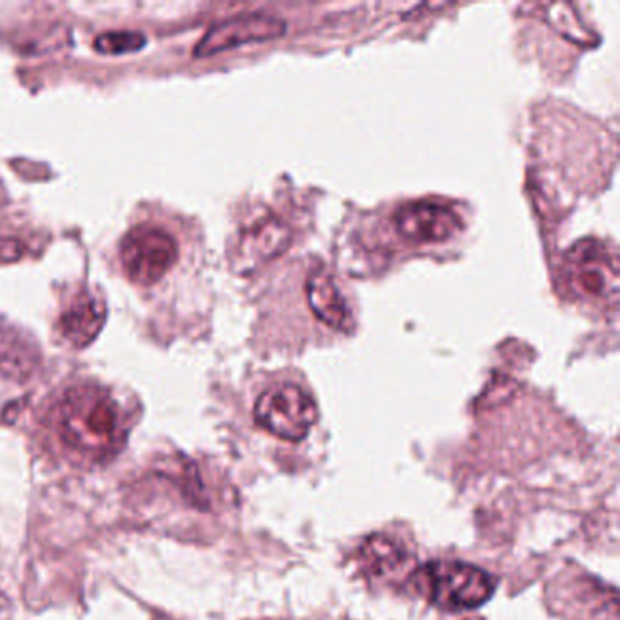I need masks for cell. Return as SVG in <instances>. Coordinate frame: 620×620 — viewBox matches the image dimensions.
Segmentation results:
<instances>
[{
  "instance_id": "5b68a950",
  "label": "cell",
  "mask_w": 620,
  "mask_h": 620,
  "mask_svg": "<svg viewBox=\"0 0 620 620\" xmlns=\"http://www.w3.org/2000/svg\"><path fill=\"white\" fill-rule=\"evenodd\" d=\"M566 266L575 292L589 299H617L619 270L603 244L592 238L575 244L568 254Z\"/></svg>"
},
{
  "instance_id": "ba28073f",
  "label": "cell",
  "mask_w": 620,
  "mask_h": 620,
  "mask_svg": "<svg viewBox=\"0 0 620 620\" xmlns=\"http://www.w3.org/2000/svg\"><path fill=\"white\" fill-rule=\"evenodd\" d=\"M395 227L413 243H444L455 237L463 224L459 215L446 206L419 202L397 211Z\"/></svg>"
},
{
  "instance_id": "5bb4252c",
  "label": "cell",
  "mask_w": 620,
  "mask_h": 620,
  "mask_svg": "<svg viewBox=\"0 0 620 620\" xmlns=\"http://www.w3.org/2000/svg\"><path fill=\"white\" fill-rule=\"evenodd\" d=\"M13 617V605L10 597L0 589V620H11Z\"/></svg>"
},
{
  "instance_id": "4fadbf2b",
  "label": "cell",
  "mask_w": 620,
  "mask_h": 620,
  "mask_svg": "<svg viewBox=\"0 0 620 620\" xmlns=\"http://www.w3.org/2000/svg\"><path fill=\"white\" fill-rule=\"evenodd\" d=\"M147 46V37L141 32H106L101 33L93 48L101 55L137 54Z\"/></svg>"
},
{
  "instance_id": "8fae6325",
  "label": "cell",
  "mask_w": 620,
  "mask_h": 620,
  "mask_svg": "<svg viewBox=\"0 0 620 620\" xmlns=\"http://www.w3.org/2000/svg\"><path fill=\"white\" fill-rule=\"evenodd\" d=\"M362 559L370 568L373 575H389V573L399 572L406 564V553L397 542L377 535L367 540L362 548Z\"/></svg>"
},
{
  "instance_id": "3957f363",
  "label": "cell",
  "mask_w": 620,
  "mask_h": 620,
  "mask_svg": "<svg viewBox=\"0 0 620 620\" xmlns=\"http://www.w3.org/2000/svg\"><path fill=\"white\" fill-rule=\"evenodd\" d=\"M255 421L276 437L303 441L317 422V406L295 384H279L266 389L255 405Z\"/></svg>"
},
{
  "instance_id": "7a4b0ae2",
  "label": "cell",
  "mask_w": 620,
  "mask_h": 620,
  "mask_svg": "<svg viewBox=\"0 0 620 620\" xmlns=\"http://www.w3.org/2000/svg\"><path fill=\"white\" fill-rule=\"evenodd\" d=\"M417 589L446 611H468L490 600L495 583L480 568L457 561L430 562L413 573Z\"/></svg>"
},
{
  "instance_id": "30bf717a",
  "label": "cell",
  "mask_w": 620,
  "mask_h": 620,
  "mask_svg": "<svg viewBox=\"0 0 620 620\" xmlns=\"http://www.w3.org/2000/svg\"><path fill=\"white\" fill-rule=\"evenodd\" d=\"M104 323L106 306L92 295H82L62 313L59 320L60 335L71 348L82 350L97 339Z\"/></svg>"
},
{
  "instance_id": "52a82bcc",
  "label": "cell",
  "mask_w": 620,
  "mask_h": 620,
  "mask_svg": "<svg viewBox=\"0 0 620 620\" xmlns=\"http://www.w3.org/2000/svg\"><path fill=\"white\" fill-rule=\"evenodd\" d=\"M292 230L277 217H262L244 227L230 251L233 271L248 276L259 266L270 262L288 248Z\"/></svg>"
},
{
  "instance_id": "9c48e42d",
  "label": "cell",
  "mask_w": 620,
  "mask_h": 620,
  "mask_svg": "<svg viewBox=\"0 0 620 620\" xmlns=\"http://www.w3.org/2000/svg\"><path fill=\"white\" fill-rule=\"evenodd\" d=\"M308 303L312 312L329 328L350 334L353 331V317L346 304L339 286L328 271H313L308 279Z\"/></svg>"
},
{
  "instance_id": "277c9868",
  "label": "cell",
  "mask_w": 620,
  "mask_h": 620,
  "mask_svg": "<svg viewBox=\"0 0 620 620\" xmlns=\"http://www.w3.org/2000/svg\"><path fill=\"white\" fill-rule=\"evenodd\" d=\"M177 259V241L155 226L133 227L120 243V262L126 276L142 286L161 281Z\"/></svg>"
},
{
  "instance_id": "6da1fadb",
  "label": "cell",
  "mask_w": 620,
  "mask_h": 620,
  "mask_svg": "<svg viewBox=\"0 0 620 620\" xmlns=\"http://www.w3.org/2000/svg\"><path fill=\"white\" fill-rule=\"evenodd\" d=\"M57 430L70 448L84 454H106L122 441L119 406L95 386L70 389L57 410Z\"/></svg>"
},
{
  "instance_id": "7c38bea8",
  "label": "cell",
  "mask_w": 620,
  "mask_h": 620,
  "mask_svg": "<svg viewBox=\"0 0 620 620\" xmlns=\"http://www.w3.org/2000/svg\"><path fill=\"white\" fill-rule=\"evenodd\" d=\"M546 10V22L550 24L562 37L581 44V46H595L597 37L586 27L577 11L572 4H548Z\"/></svg>"
},
{
  "instance_id": "8992f818",
  "label": "cell",
  "mask_w": 620,
  "mask_h": 620,
  "mask_svg": "<svg viewBox=\"0 0 620 620\" xmlns=\"http://www.w3.org/2000/svg\"><path fill=\"white\" fill-rule=\"evenodd\" d=\"M284 33H286V22L279 16L265 15V13L233 16L211 27L197 44L194 55L197 59H206L244 44L281 38Z\"/></svg>"
}]
</instances>
